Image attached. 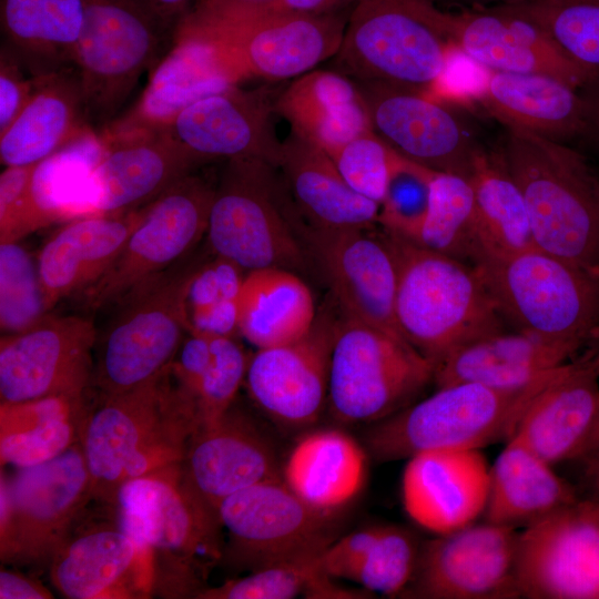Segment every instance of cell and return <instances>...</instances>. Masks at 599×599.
<instances>
[{
  "label": "cell",
  "mask_w": 599,
  "mask_h": 599,
  "mask_svg": "<svg viewBox=\"0 0 599 599\" xmlns=\"http://www.w3.org/2000/svg\"><path fill=\"white\" fill-rule=\"evenodd\" d=\"M172 364V363H171ZM84 413L79 443L93 498L112 504L125 481L181 463L197 427L195 402L172 365Z\"/></svg>",
  "instance_id": "obj_1"
},
{
  "label": "cell",
  "mask_w": 599,
  "mask_h": 599,
  "mask_svg": "<svg viewBox=\"0 0 599 599\" xmlns=\"http://www.w3.org/2000/svg\"><path fill=\"white\" fill-rule=\"evenodd\" d=\"M384 232L397 266V326L435 368L471 342L505 331V317L474 265Z\"/></svg>",
  "instance_id": "obj_2"
},
{
  "label": "cell",
  "mask_w": 599,
  "mask_h": 599,
  "mask_svg": "<svg viewBox=\"0 0 599 599\" xmlns=\"http://www.w3.org/2000/svg\"><path fill=\"white\" fill-rule=\"evenodd\" d=\"M504 161L524 197L536 246L599 275V176L577 151L507 128Z\"/></svg>",
  "instance_id": "obj_3"
},
{
  "label": "cell",
  "mask_w": 599,
  "mask_h": 599,
  "mask_svg": "<svg viewBox=\"0 0 599 599\" xmlns=\"http://www.w3.org/2000/svg\"><path fill=\"white\" fill-rule=\"evenodd\" d=\"M111 506L119 526L151 549L155 590L195 598L205 588V569L222 557V525L186 483L181 463L123 483Z\"/></svg>",
  "instance_id": "obj_4"
},
{
  "label": "cell",
  "mask_w": 599,
  "mask_h": 599,
  "mask_svg": "<svg viewBox=\"0 0 599 599\" xmlns=\"http://www.w3.org/2000/svg\"><path fill=\"white\" fill-rule=\"evenodd\" d=\"M569 363V362H568ZM520 388L458 383L374 423L366 435L370 456L382 463L434 449H481L509 441L534 398L567 366Z\"/></svg>",
  "instance_id": "obj_5"
},
{
  "label": "cell",
  "mask_w": 599,
  "mask_h": 599,
  "mask_svg": "<svg viewBox=\"0 0 599 599\" xmlns=\"http://www.w3.org/2000/svg\"><path fill=\"white\" fill-rule=\"evenodd\" d=\"M277 167L256 158L226 161L210 206L205 237L215 256L246 272L263 267L293 271L305 264L296 227L297 211Z\"/></svg>",
  "instance_id": "obj_6"
},
{
  "label": "cell",
  "mask_w": 599,
  "mask_h": 599,
  "mask_svg": "<svg viewBox=\"0 0 599 599\" xmlns=\"http://www.w3.org/2000/svg\"><path fill=\"white\" fill-rule=\"evenodd\" d=\"M474 266L516 329L581 346L599 335V275L538 247Z\"/></svg>",
  "instance_id": "obj_7"
},
{
  "label": "cell",
  "mask_w": 599,
  "mask_h": 599,
  "mask_svg": "<svg viewBox=\"0 0 599 599\" xmlns=\"http://www.w3.org/2000/svg\"><path fill=\"white\" fill-rule=\"evenodd\" d=\"M434 375V364L406 339L343 314L327 407L342 424H374L415 403Z\"/></svg>",
  "instance_id": "obj_8"
},
{
  "label": "cell",
  "mask_w": 599,
  "mask_h": 599,
  "mask_svg": "<svg viewBox=\"0 0 599 599\" xmlns=\"http://www.w3.org/2000/svg\"><path fill=\"white\" fill-rule=\"evenodd\" d=\"M170 26L145 0H87L73 64L92 126L118 116L141 75L172 44Z\"/></svg>",
  "instance_id": "obj_9"
},
{
  "label": "cell",
  "mask_w": 599,
  "mask_h": 599,
  "mask_svg": "<svg viewBox=\"0 0 599 599\" xmlns=\"http://www.w3.org/2000/svg\"><path fill=\"white\" fill-rule=\"evenodd\" d=\"M181 264L175 263L120 301L124 305L94 359L92 384L102 397L132 389L173 362L189 332L186 293L199 265Z\"/></svg>",
  "instance_id": "obj_10"
},
{
  "label": "cell",
  "mask_w": 599,
  "mask_h": 599,
  "mask_svg": "<svg viewBox=\"0 0 599 599\" xmlns=\"http://www.w3.org/2000/svg\"><path fill=\"white\" fill-rule=\"evenodd\" d=\"M424 0H355L335 55L357 81L426 93L443 82L450 44L429 23Z\"/></svg>",
  "instance_id": "obj_11"
},
{
  "label": "cell",
  "mask_w": 599,
  "mask_h": 599,
  "mask_svg": "<svg viewBox=\"0 0 599 599\" xmlns=\"http://www.w3.org/2000/svg\"><path fill=\"white\" fill-rule=\"evenodd\" d=\"M91 499L92 480L80 443L45 463L17 468L10 477L1 470L2 561H50Z\"/></svg>",
  "instance_id": "obj_12"
},
{
  "label": "cell",
  "mask_w": 599,
  "mask_h": 599,
  "mask_svg": "<svg viewBox=\"0 0 599 599\" xmlns=\"http://www.w3.org/2000/svg\"><path fill=\"white\" fill-rule=\"evenodd\" d=\"M347 18L339 11L317 16L262 12L216 19L190 10L179 21L220 43L241 81H277L298 78L335 57Z\"/></svg>",
  "instance_id": "obj_13"
},
{
  "label": "cell",
  "mask_w": 599,
  "mask_h": 599,
  "mask_svg": "<svg viewBox=\"0 0 599 599\" xmlns=\"http://www.w3.org/2000/svg\"><path fill=\"white\" fill-rule=\"evenodd\" d=\"M214 186L192 172L148 203L115 261L79 294L82 305L97 311L119 303L180 262L205 236Z\"/></svg>",
  "instance_id": "obj_14"
},
{
  "label": "cell",
  "mask_w": 599,
  "mask_h": 599,
  "mask_svg": "<svg viewBox=\"0 0 599 599\" xmlns=\"http://www.w3.org/2000/svg\"><path fill=\"white\" fill-rule=\"evenodd\" d=\"M519 530L473 522L422 541L414 576L400 598L518 599Z\"/></svg>",
  "instance_id": "obj_15"
},
{
  "label": "cell",
  "mask_w": 599,
  "mask_h": 599,
  "mask_svg": "<svg viewBox=\"0 0 599 599\" xmlns=\"http://www.w3.org/2000/svg\"><path fill=\"white\" fill-rule=\"evenodd\" d=\"M521 598L599 599V504L581 498L519 530Z\"/></svg>",
  "instance_id": "obj_16"
},
{
  "label": "cell",
  "mask_w": 599,
  "mask_h": 599,
  "mask_svg": "<svg viewBox=\"0 0 599 599\" xmlns=\"http://www.w3.org/2000/svg\"><path fill=\"white\" fill-rule=\"evenodd\" d=\"M424 9L451 48L490 71L550 75L576 89L599 75L568 57L542 28L497 6L451 13L427 1Z\"/></svg>",
  "instance_id": "obj_17"
},
{
  "label": "cell",
  "mask_w": 599,
  "mask_h": 599,
  "mask_svg": "<svg viewBox=\"0 0 599 599\" xmlns=\"http://www.w3.org/2000/svg\"><path fill=\"white\" fill-rule=\"evenodd\" d=\"M217 514L229 535L232 560L250 571L321 552L332 542L331 515L308 506L282 478L229 496Z\"/></svg>",
  "instance_id": "obj_18"
},
{
  "label": "cell",
  "mask_w": 599,
  "mask_h": 599,
  "mask_svg": "<svg viewBox=\"0 0 599 599\" xmlns=\"http://www.w3.org/2000/svg\"><path fill=\"white\" fill-rule=\"evenodd\" d=\"M97 332L89 318L45 316L0 339L1 402L52 396L83 399L92 384Z\"/></svg>",
  "instance_id": "obj_19"
},
{
  "label": "cell",
  "mask_w": 599,
  "mask_h": 599,
  "mask_svg": "<svg viewBox=\"0 0 599 599\" xmlns=\"http://www.w3.org/2000/svg\"><path fill=\"white\" fill-rule=\"evenodd\" d=\"M296 226L343 314L404 338L395 317L397 266L384 230L321 229L300 214Z\"/></svg>",
  "instance_id": "obj_20"
},
{
  "label": "cell",
  "mask_w": 599,
  "mask_h": 599,
  "mask_svg": "<svg viewBox=\"0 0 599 599\" xmlns=\"http://www.w3.org/2000/svg\"><path fill=\"white\" fill-rule=\"evenodd\" d=\"M373 130L397 153L439 173L469 179L481 149L458 112L410 88L357 81Z\"/></svg>",
  "instance_id": "obj_21"
},
{
  "label": "cell",
  "mask_w": 599,
  "mask_h": 599,
  "mask_svg": "<svg viewBox=\"0 0 599 599\" xmlns=\"http://www.w3.org/2000/svg\"><path fill=\"white\" fill-rule=\"evenodd\" d=\"M339 318L317 314L304 337L260 348L250 356L245 384L251 399L274 423L301 429L327 406L331 355Z\"/></svg>",
  "instance_id": "obj_22"
},
{
  "label": "cell",
  "mask_w": 599,
  "mask_h": 599,
  "mask_svg": "<svg viewBox=\"0 0 599 599\" xmlns=\"http://www.w3.org/2000/svg\"><path fill=\"white\" fill-rule=\"evenodd\" d=\"M240 82L216 41L177 22L172 44L151 70L134 104L100 130L124 133L166 129L180 112L199 99Z\"/></svg>",
  "instance_id": "obj_23"
},
{
  "label": "cell",
  "mask_w": 599,
  "mask_h": 599,
  "mask_svg": "<svg viewBox=\"0 0 599 599\" xmlns=\"http://www.w3.org/2000/svg\"><path fill=\"white\" fill-rule=\"evenodd\" d=\"M50 579L70 599L146 598L155 592V564L115 520L71 531L50 560Z\"/></svg>",
  "instance_id": "obj_24"
},
{
  "label": "cell",
  "mask_w": 599,
  "mask_h": 599,
  "mask_svg": "<svg viewBox=\"0 0 599 599\" xmlns=\"http://www.w3.org/2000/svg\"><path fill=\"white\" fill-rule=\"evenodd\" d=\"M181 466L191 489L217 516L219 506L229 496L282 478L270 437L235 405L217 420L194 430Z\"/></svg>",
  "instance_id": "obj_25"
},
{
  "label": "cell",
  "mask_w": 599,
  "mask_h": 599,
  "mask_svg": "<svg viewBox=\"0 0 599 599\" xmlns=\"http://www.w3.org/2000/svg\"><path fill=\"white\" fill-rule=\"evenodd\" d=\"M90 182V215L141 207L204 164L166 129L108 133Z\"/></svg>",
  "instance_id": "obj_26"
},
{
  "label": "cell",
  "mask_w": 599,
  "mask_h": 599,
  "mask_svg": "<svg viewBox=\"0 0 599 599\" xmlns=\"http://www.w3.org/2000/svg\"><path fill=\"white\" fill-rule=\"evenodd\" d=\"M273 109L264 91L235 85L199 99L166 130L204 163L256 158L277 167L282 141L273 126Z\"/></svg>",
  "instance_id": "obj_27"
},
{
  "label": "cell",
  "mask_w": 599,
  "mask_h": 599,
  "mask_svg": "<svg viewBox=\"0 0 599 599\" xmlns=\"http://www.w3.org/2000/svg\"><path fill=\"white\" fill-rule=\"evenodd\" d=\"M406 460L402 501L416 524L440 535L483 517L490 465L480 449L426 450Z\"/></svg>",
  "instance_id": "obj_28"
},
{
  "label": "cell",
  "mask_w": 599,
  "mask_h": 599,
  "mask_svg": "<svg viewBox=\"0 0 599 599\" xmlns=\"http://www.w3.org/2000/svg\"><path fill=\"white\" fill-rule=\"evenodd\" d=\"M598 419L599 345L569 362L534 398L514 436L554 466L581 456Z\"/></svg>",
  "instance_id": "obj_29"
},
{
  "label": "cell",
  "mask_w": 599,
  "mask_h": 599,
  "mask_svg": "<svg viewBox=\"0 0 599 599\" xmlns=\"http://www.w3.org/2000/svg\"><path fill=\"white\" fill-rule=\"evenodd\" d=\"M145 205L70 220L44 243L37 266L48 312L101 277L142 221Z\"/></svg>",
  "instance_id": "obj_30"
},
{
  "label": "cell",
  "mask_w": 599,
  "mask_h": 599,
  "mask_svg": "<svg viewBox=\"0 0 599 599\" xmlns=\"http://www.w3.org/2000/svg\"><path fill=\"white\" fill-rule=\"evenodd\" d=\"M582 346L516 329L485 336L461 347L435 368L436 388L479 383L520 388L565 365Z\"/></svg>",
  "instance_id": "obj_31"
},
{
  "label": "cell",
  "mask_w": 599,
  "mask_h": 599,
  "mask_svg": "<svg viewBox=\"0 0 599 599\" xmlns=\"http://www.w3.org/2000/svg\"><path fill=\"white\" fill-rule=\"evenodd\" d=\"M277 169L307 224L327 230L378 225L379 205L355 192L326 152L292 131L282 141Z\"/></svg>",
  "instance_id": "obj_32"
},
{
  "label": "cell",
  "mask_w": 599,
  "mask_h": 599,
  "mask_svg": "<svg viewBox=\"0 0 599 599\" xmlns=\"http://www.w3.org/2000/svg\"><path fill=\"white\" fill-rule=\"evenodd\" d=\"M550 75L490 71L480 103L507 128L561 142L588 132L589 101Z\"/></svg>",
  "instance_id": "obj_33"
},
{
  "label": "cell",
  "mask_w": 599,
  "mask_h": 599,
  "mask_svg": "<svg viewBox=\"0 0 599 599\" xmlns=\"http://www.w3.org/2000/svg\"><path fill=\"white\" fill-rule=\"evenodd\" d=\"M90 126L74 67L37 77L30 101L0 133L4 166L39 164L79 138Z\"/></svg>",
  "instance_id": "obj_34"
},
{
  "label": "cell",
  "mask_w": 599,
  "mask_h": 599,
  "mask_svg": "<svg viewBox=\"0 0 599 599\" xmlns=\"http://www.w3.org/2000/svg\"><path fill=\"white\" fill-rule=\"evenodd\" d=\"M581 498L552 465L514 436L490 465L483 518L519 530Z\"/></svg>",
  "instance_id": "obj_35"
},
{
  "label": "cell",
  "mask_w": 599,
  "mask_h": 599,
  "mask_svg": "<svg viewBox=\"0 0 599 599\" xmlns=\"http://www.w3.org/2000/svg\"><path fill=\"white\" fill-rule=\"evenodd\" d=\"M274 110L292 132L327 154L373 130L357 82L335 71L312 70L300 75L280 94Z\"/></svg>",
  "instance_id": "obj_36"
},
{
  "label": "cell",
  "mask_w": 599,
  "mask_h": 599,
  "mask_svg": "<svg viewBox=\"0 0 599 599\" xmlns=\"http://www.w3.org/2000/svg\"><path fill=\"white\" fill-rule=\"evenodd\" d=\"M367 456L347 433L322 429L303 436L282 465V480L312 508L334 515L358 495Z\"/></svg>",
  "instance_id": "obj_37"
},
{
  "label": "cell",
  "mask_w": 599,
  "mask_h": 599,
  "mask_svg": "<svg viewBox=\"0 0 599 599\" xmlns=\"http://www.w3.org/2000/svg\"><path fill=\"white\" fill-rule=\"evenodd\" d=\"M87 0H0L8 45L33 77L74 67Z\"/></svg>",
  "instance_id": "obj_38"
},
{
  "label": "cell",
  "mask_w": 599,
  "mask_h": 599,
  "mask_svg": "<svg viewBox=\"0 0 599 599\" xmlns=\"http://www.w3.org/2000/svg\"><path fill=\"white\" fill-rule=\"evenodd\" d=\"M317 314L308 285L295 272L282 267L246 272L238 296L240 335L256 349L304 337Z\"/></svg>",
  "instance_id": "obj_39"
},
{
  "label": "cell",
  "mask_w": 599,
  "mask_h": 599,
  "mask_svg": "<svg viewBox=\"0 0 599 599\" xmlns=\"http://www.w3.org/2000/svg\"><path fill=\"white\" fill-rule=\"evenodd\" d=\"M83 399L52 396L0 405L1 466L45 463L79 443Z\"/></svg>",
  "instance_id": "obj_40"
},
{
  "label": "cell",
  "mask_w": 599,
  "mask_h": 599,
  "mask_svg": "<svg viewBox=\"0 0 599 599\" xmlns=\"http://www.w3.org/2000/svg\"><path fill=\"white\" fill-rule=\"evenodd\" d=\"M468 180L474 191L480 257L537 247L524 197L501 154L480 149Z\"/></svg>",
  "instance_id": "obj_41"
},
{
  "label": "cell",
  "mask_w": 599,
  "mask_h": 599,
  "mask_svg": "<svg viewBox=\"0 0 599 599\" xmlns=\"http://www.w3.org/2000/svg\"><path fill=\"white\" fill-rule=\"evenodd\" d=\"M104 148L100 131L90 126L39 163L34 175V194L52 221L90 214L91 175Z\"/></svg>",
  "instance_id": "obj_42"
},
{
  "label": "cell",
  "mask_w": 599,
  "mask_h": 599,
  "mask_svg": "<svg viewBox=\"0 0 599 599\" xmlns=\"http://www.w3.org/2000/svg\"><path fill=\"white\" fill-rule=\"evenodd\" d=\"M422 246L474 265L483 254L474 191L468 179L437 172L429 211L416 241Z\"/></svg>",
  "instance_id": "obj_43"
},
{
  "label": "cell",
  "mask_w": 599,
  "mask_h": 599,
  "mask_svg": "<svg viewBox=\"0 0 599 599\" xmlns=\"http://www.w3.org/2000/svg\"><path fill=\"white\" fill-rule=\"evenodd\" d=\"M497 7L532 21L573 61L599 71V0H530Z\"/></svg>",
  "instance_id": "obj_44"
},
{
  "label": "cell",
  "mask_w": 599,
  "mask_h": 599,
  "mask_svg": "<svg viewBox=\"0 0 599 599\" xmlns=\"http://www.w3.org/2000/svg\"><path fill=\"white\" fill-rule=\"evenodd\" d=\"M436 173L392 149L378 225L389 233L416 241L429 211Z\"/></svg>",
  "instance_id": "obj_45"
},
{
  "label": "cell",
  "mask_w": 599,
  "mask_h": 599,
  "mask_svg": "<svg viewBox=\"0 0 599 599\" xmlns=\"http://www.w3.org/2000/svg\"><path fill=\"white\" fill-rule=\"evenodd\" d=\"M38 266L18 243L0 244V326L23 332L47 316Z\"/></svg>",
  "instance_id": "obj_46"
},
{
  "label": "cell",
  "mask_w": 599,
  "mask_h": 599,
  "mask_svg": "<svg viewBox=\"0 0 599 599\" xmlns=\"http://www.w3.org/2000/svg\"><path fill=\"white\" fill-rule=\"evenodd\" d=\"M420 545L422 541L410 530L383 525L351 581L370 593L402 597L414 576Z\"/></svg>",
  "instance_id": "obj_47"
},
{
  "label": "cell",
  "mask_w": 599,
  "mask_h": 599,
  "mask_svg": "<svg viewBox=\"0 0 599 599\" xmlns=\"http://www.w3.org/2000/svg\"><path fill=\"white\" fill-rule=\"evenodd\" d=\"M321 552L274 562L254 570L242 578L202 589L200 599H292L306 595L323 573Z\"/></svg>",
  "instance_id": "obj_48"
},
{
  "label": "cell",
  "mask_w": 599,
  "mask_h": 599,
  "mask_svg": "<svg viewBox=\"0 0 599 599\" xmlns=\"http://www.w3.org/2000/svg\"><path fill=\"white\" fill-rule=\"evenodd\" d=\"M212 348V363L194 399L197 427L217 420L234 405L250 361L236 338H213Z\"/></svg>",
  "instance_id": "obj_49"
},
{
  "label": "cell",
  "mask_w": 599,
  "mask_h": 599,
  "mask_svg": "<svg viewBox=\"0 0 599 599\" xmlns=\"http://www.w3.org/2000/svg\"><path fill=\"white\" fill-rule=\"evenodd\" d=\"M38 165L6 166L0 174V244L18 243L53 222L34 194Z\"/></svg>",
  "instance_id": "obj_50"
},
{
  "label": "cell",
  "mask_w": 599,
  "mask_h": 599,
  "mask_svg": "<svg viewBox=\"0 0 599 599\" xmlns=\"http://www.w3.org/2000/svg\"><path fill=\"white\" fill-rule=\"evenodd\" d=\"M390 152L392 148L374 130H367L328 153V156L355 192L379 205Z\"/></svg>",
  "instance_id": "obj_51"
},
{
  "label": "cell",
  "mask_w": 599,
  "mask_h": 599,
  "mask_svg": "<svg viewBox=\"0 0 599 599\" xmlns=\"http://www.w3.org/2000/svg\"><path fill=\"white\" fill-rule=\"evenodd\" d=\"M246 271L236 263L213 255L192 274L186 293L187 319L215 306L237 301Z\"/></svg>",
  "instance_id": "obj_52"
},
{
  "label": "cell",
  "mask_w": 599,
  "mask_h": 599,
  "mask_svg": "<svg viewBox=\"0 0 599 599\" xmlns=\"http://www.w3.org/2000/svg\"><path fill=\"white\" fill-rule=\"evenodd\" d=\"M28 70L17 54L4 43L0 50V133L20 114L30 101L37 77H27Z\"/></svg>",
  "instance_id": "obj_53"
},
{
  "label": "cell",
  "mask_w": 599,
  "mask_h": 599,
  "mask_svg": "<svg viewBox=\"0 0 599 599\" xmlns=\"http://www.w3.org/2000/svg\"><path fill=\"white\" fill-rule=\"evenodd\" d=\"M382 527L383 525L366 527L332 541L321 554L322 571L334 579L352 580L379 536Z\"/></svg>",
  "instance_id": "obj_54"
},
{
  "label": "cell",
  "mask_w": 599,
  "mask_h": 599,
  "mask_svg": "<svg viewBox=\"0 0 599 599\" xmlns=\"http://www.w3.org/2000/svg\"><path fill=\"white\" fill-rule=\"evenodd\" d=\"M172 362V370L180 385L195 399L213 357L212 338L189 333ZM195 402V400H194Z\"/></svg>",
  "instance_id": "obj_55"
},
{
  "label": "cell",
  "mask_w": 599,
  "mask_h": 599,
  "mask_svg": "<svg viewBox=\"0 0 599 599\" xmlns=\"http://www.w3.org/2000/svg\"><path fill=\"white\" fill-rule=\"evenodd\" d=\"M273 0H197L191 10L216 19H237L256 14Z\"/></svg>",
  "instance_id": "obj_56"
},
{
  "label": "cell",
  "mask_w": 599,
  "mask_h": 599,
  "mask_svg": "<svg viewBox=\"0 0 599 599\" xmlns=\"http://www.w3.org/2000/svg\"><path fill=\"white\" fill-rule=\"evenodd\" d=\"M1 599H51L53 595L39 581L19 572L2 569L0 571Z\"/></svg>",
  "instance_id": "obj_57"
},
{
  "label": "cell",
  "mask_w": 599,
  "mask_h": 599,
  "mask_svg": "<svg viewBox=\"0 0 599 599\" xmlns=\"http://www.w3.org/2000/svg\"><path fill=\"white\" fill-rule=\"evenodd\" d=\"M354 1L355 0H273L258 13L287 12L316 16L326 14L339 12L345 7L352 6Z\"/></svg>",
  "instance_id": "obj_58"
},
{
  "label": "cell",
  "mask_w": 599,
  "mask_h": 599,
  "mask_svg": "<svg viewBox=\"0 0 599 599\" xmlns=\"http://www.w3.org/2000/svg\"><path fill=\"white\" fill-rule=\"evenodd\" d=\"M583 465V484L589 498L599 504V445L595 446L580 458Z\"/></svg>",
  "instance_id": "obj_59"
},
{
  "label": "cell",
  "mask_w": 599,
  "mask_h": 599,
  "mask_svg": "<svg viewBox=\"0 0 599 599\" xmlns=\"http://www.w3.org/2000/svg\"><path fill=\"white\" fill-rule=\"evenodd\" d=\"M148 4L166 22L177 21L191 10L193 0H145ZM175 23V24H176Z\"/></svg>",
  "instance_id": "obj_60"
},
{
  "label": "cell",
  "mask_w": 599,
  "mask_h": 599,
  "mask_svg": "<svg viewBox=\"0 0 599 599\" xmlns=\"http://www.w3.org/2000/svg\"><path fill=\"white\" fill-rule=\"evenodd\" d=\"M588 132H591V134L599 144V97L596 101H589Z\"/></svg>",
  "instance_id": "obj_61"
},
{
  "label": "cell",
  "mask_w": 599,
  "mask_h": 599,
  "mask_svg": "<svg viewBox=\"0 0 599 599\" xmlns=\"http://www.w3.org/2000/svg\"><path fill=\"white\" fill-rule=\"evenodd\" d=\"M426 1H429L434 4L440 1H449V2H461V3L474 4L473 7H485L486 3H493V2H496L497 6H499V4H512V3L526 2L530 0H426Z\"/></svg>",
  "instance_id": "obj_62"
},
{
  "label": "cell",
  "mask_w": 599,
  "mask_h": 599,
  "mask_svg": "<svg viewBox=\"0 0 599 599\" xmlns=\"http://www.w3.org/2000/svg\"><path fill=\"white\" fill-rule=\"evenodd\" d=\"M598 444H599V419L581 456L588 450H590L591 448H593L595 446H597Z\"/></svg>",
  "instance_id": "obj_63"
},
{
  "label": "cell",
  "mask_w": 599,
  "mask_h": 599,
  "mask_svg": "<svg viewBox=\"0 0 599 599\" xmlns=\"http://www.w3.org/2000/svg\"><path fill=\"white\" fill-rule=\"evenodd\" d=\"M599 445V444H598Z\"/></svg>",
  "instance_id": "obj_64"
}]
</instances>
